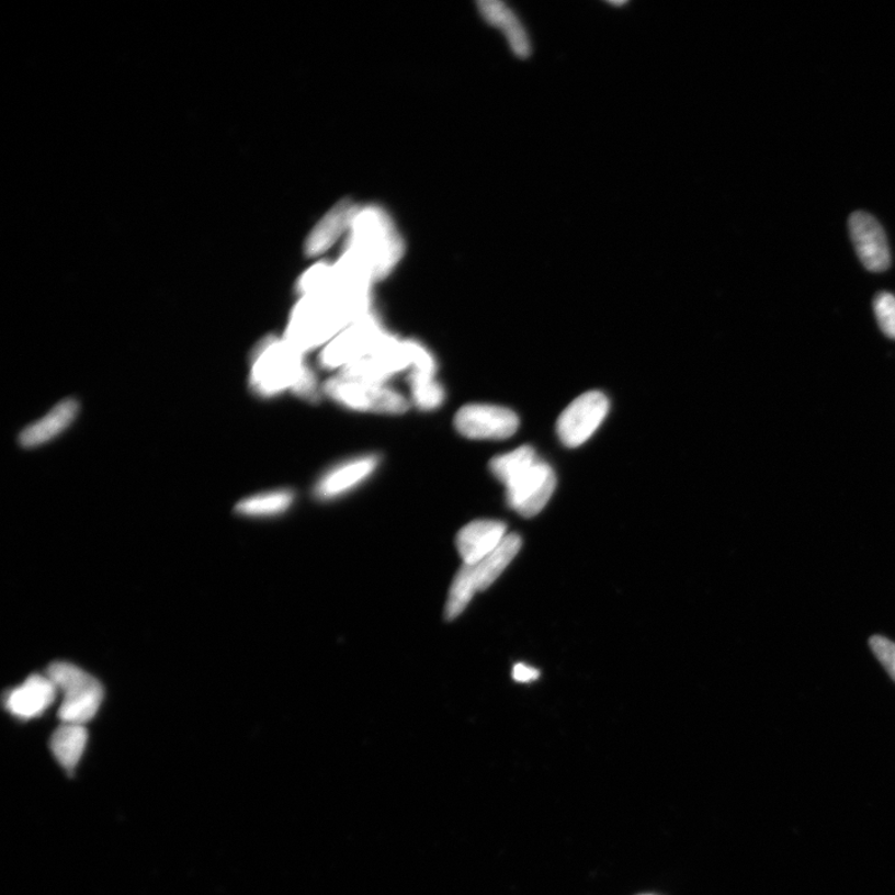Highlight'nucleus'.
Listing matches in <instances>:
<instances>
[{"mask_svg":"<svg viewBox=\"0 0 895 895\" xmlns=\"http://www.w3.org/2000/svg\"><path fill=\"white\" fill-rule=\"evenodd\" d=\"M88 732L83 725L63 724L55 730L50 749L56 759L68 772H72L87 749Z\"/></svg>","mask_w":895,"mask_h":895,"instance_id":"19","label":"nucleus"},{"mask_svg":"<svg viewBox=\"0 0 895 895\" xmlns=\"http://www.w3.org/2000/svg\"><path fill=\"white\" fill-rule=\"evenodd\" d=\"M387 333L378 317L370 313L326 344L320 353V365L326 370L342 371L366 358Z\"/></svg>","mask_w":895,"mask_h":895,"instance_id":"7","label":"nucleus"},{"mask_svg":"<svg viewBox=\"0 0 895 895\" xmlns=\"http://www.w3.org/2000/svg\"><path fill=\"white\" fill-rule=\"evenodd\" d=\"M360 205L342 200L316 224L305 242V254L317 257L330 249L344 231L350 230Z\"/></svg>","mask_w":895,"mask_h":895,"instance_id":"15","label":"nucleus"},{"mask_svg":"<svg viewBox=\"0 0 895 895\" xmlns=\"http://www.w3.org/2000/svg\"><path fill=\"white\" fill-rule=\"evenodd\" d=\"M478 7L485 21L506 34L511 50L521 59L529 58L531 54L529 35L516 13L500 0H482Z\"/></svg>","mask_w":895,"mask_h":895,"instance_id":"17","label":"nucleus"},{"mask_svg":"<svg viewBox=\"0 0 895 895\" xmlns=\"http://www.w3.org/2000/svg\"><path fill=\"white\" fill-rule=\"evenodd\" d=\"M410 396L413 404L422 410L440 408L445 400V390L435 375L410 372L408 376Z\"/></svg>","mask_w":895,"mask_h":895,"instance_id":"21","label":"nucleus"},{"mask_svg":"<svg viewBox=\"0 0 895 895\" xmlns=\"http://www.w3.org/2000/svg\"><path fill=\"white\" fill-rule=\"evenodd\" d=\"M294 498V492L286 489L258 494L238 502L236 511L251 518L276 517L292 507Z\"/></svg>","mask_w":895,"mask_h":895,"instance_id":"20","label":"nucleus"},{"mask_svg":"<svg viewBox=\"0 0 895 895\" xmlns=\"http://www.w3.org/2000/svg\"><path fill=\"white\" fill-rule=\"evenodd\" d=\"M610 400L600 390L577 397L558 417L556 431L565 446L577 448L590 440L608 417Z\"/></svg>","mask_w":895,"mask_h":895,"instance_id":"8","label":"nucleus"},{"mask_svg":"<svg viewBox=\"0 0 895 895\" xmlns=\"http://www.w3.org/2000/svg\"><path fill=\"white\" fill-rule=\"evenodd\" d=\"M870 646L895 682V643L882 636H873Z\"/></svg>","mask_w":895,"mask_h":895,"instance_id":"23","label":"nucleus"},{"mask_svg":"<svg viewBox=\"0 0 895 895\" xmlns=\"http://www.w3.org/2000/svg\"><path fill=\"white\" fill-rule=\"evenodd\" d=\"M322 392L336 404L358 412L403 415L409 408L403 394L379 382L338 375L325 382Z\"/></svg>","mask_w":895,"mask_h":895,"instance_id":"6","label":"nucleus"},{"mask_svg":"<svg viewBox=\"0 0 895 895\" xmlns=\"http://www.w3.org/2000/svg\"><path fill=\"white\" fill-rule=\"evenodd\" d=\"M58 692L48 676L34 675L8 693L5 707L19 720H33L54 703Z\"/></svg>","mask_w":895,"mask_h":895,"instance_id":"13","label":"nucleus"},{"mask_svg":"<svg viewBox=\"0 0 895 895\" xmlns=\"http://www.w3.org/2000/svg\"><path fill=\"white\" fill-rule=\"evenodd\" d=\"M250 386L261 397H274L285 390L310 404L319 403L322 388L304 353L284 338L268 336L251 353Z\"/></svg>","mask_w":895,"mask_h":895,"instance_id":"2","label":"nucleus"},{"mask_svg":"<svg viewBox=\"0 0 895 895\" xmlns=\"http://www.w3.org/2000/svg\"><path fill=\"white\" fill-rule=\"evenodd\" d=\"M353 321L339 302L328 296H301L284 335L294 349L306 353L325 348Z\"/></svg>","mask_w":895,"mask_h":895,"instance_id":"4","label":"nucleus"},{"mask_svg":"<svg viewBox=\"0 0 895 895\" xmlns=\"http://www.w3.org/2000/svg\"><path fill=\"white\" fill-rule=\"evenodd\" d=\"M46 676L64 694L59 709L63 724L83 725L98 714L104 689L97 678L67 661L53 664Z\"/></svg>","mask_w":895,"mask_h":895,"instance_id":"5","label":"nucleus"},{"mask_svg":"<svg viewBox=\"0 0 895 895\" xmlns=\"http://www.w3.org/2000/svg\"><path fill=\"white\" fill-rule=\"evenodd\" d=\"M490 471L506 485L510 508L524 518L537 516L556 489L553 466L540 460L530 445L496 456L490 462Z\"/></svg>","mask_w":895,"mask_h":895,"instance_id":"3","label":"nucleus"},{"mask_svg":"<svg viewBox=\"0 0 895 895\" xmlns=\"http://www.w3.org/2000/svg\"><path fill=\"white\" fill-rule=\"evenodd\" d=\"M539 676L540 673L537 669L525 665H517L514 670H512V677H514L519 683L533 682V680H536Z\"/></svg>","mask_w":895,"mask_h":895,"instance_id":"24","label":"nucleus"},{"mask_svg":"<svg viewBox=\"0 0 895 895\" xmlns=\"http://www.w3.org/2000/svg\"><path fill=\"white\" fill-rule=\"evenodd\" d=\"M873 307L881 330L890 339L895 340V296L891 293H880L874 297Z\"/></svg>","mask_w":895,"mask_h":895,"instance_id":"22","label":"nucleus"},{"mask_svg":"<svg viewBox=\"0 0 895 895\" xmlns=\"http://www.w3.org/2000/svg\"><path fill=\"white\" fill-rule=\"evenodd\" d=\"M78 412V400L65 399L39 421L25 428L21 437H19V442L24 448H34L49 442L72 423Z\"/></svg>","mask_w":895,"mask_h":895,"instance_id":"18","label":"nucleus"},{"mask_svg":"<svg viewBox=\"0 0 895 895\" xmlns=\"http://www.w3.org/2000/svg\"><path fill=\"white\" fill-rule=\"evenodd\" d=\"M454 426L469 440L501 441L518 432L520 419L514 410L507 407L473 404L458 410Z\"/></svg>","mask_w":895,"mask_h":895,"instance_id":"9","label":"nucleus"},{"mask_svg":"<svg viewBox=\"0 0 895 895\" xmlns=\"http://www.w3.org/2000/svg\"><path fill=\"white\" fill-rule=\"evenodd\" d=\"M410 369L406 340L388 332L366 358L339 372V375L387 384L397 373Z\"/></svg>","mask_w":895,"mask_h":895,"instance_id":"10","label":"nucleus"},{"mask_svg":"<svg viewBox=\"0 0 895 895\" xmlns=\"http://www.w3.org/2000/svg\"><path fill=\"white\" fill-rule=\"evenodd\" d=\"M377 454H366L344 461L326 472L315 487V496L331 500L344 496L366 482L379 466Z\"/></svg>","mask_w":895,"mask_h":895,"instance_id":"12","label":"nucleus"},{"mask_svg":"<svg viewBox=\"0 0 895 895\" xmlns=\"http://www.w3.org/2000/svg\"><path fill=\"white\" fill-rule=\"evenodd\" d=\"M521 544L519 535L508 534L502 543L480 563L472 566L463 565L477 592L487 590L498 580V577L506 571V568L520 552Z\"/></svg>","mask_w":895,"mask_h":895,"instance_id":"16","label":"nucleus"},{"mask_svg":"<svg viewBox=\"0 0 895 895\" xmlns=\"http://www.w3.org/2000/svg\"><path fill=\"white\" fill-rule=\"evenodd\" d=\"M405 245L394 222L378 207H360L339 263L372 284L385 279L403 259Z\"/></svg>","mask_w":895,"mask_h":895,"instance_id":"1","label":"nucleus"},{"mask_svg":"<svg viewBox=\"0 0 895 895\" xmlns=\"http://www.w3.org/2000/svg\"><path fill=\"white\" fill-rule=\"evenodd\" d=\"M507 535V525L498 520H477L464 526L456 536V547L464 565L480 563Z\"/></svg>","mask_w":895,"mask_h":895,"instance_id":"14","label":"nucleus"},{"mask_svg":"<svg viewBox=\"0 0 895 895\" xmlns=\"http://www.w3.org/2000/svg\"><path fill=\"white\" fill-rule=\"evenodd\" d=\"M851 239L858 258L866 270L883 273L892 263L891 250L885 233L874 217L865 212H854L848 220Z\"/></svg>","mask_w":895,"mask_h":895,"instance_id":"11","label":"nucleus"}]
</instances>
